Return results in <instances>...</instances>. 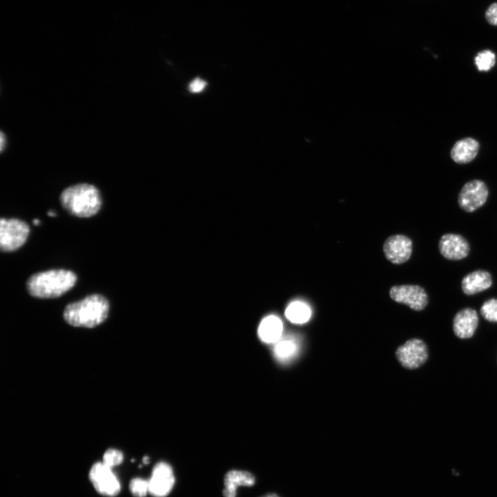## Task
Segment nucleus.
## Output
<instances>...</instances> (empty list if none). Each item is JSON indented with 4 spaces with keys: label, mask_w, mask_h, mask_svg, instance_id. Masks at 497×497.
<instances>
[{
    "label": "nucleus",
    "mask_w": 497,
    "mask_h": 497,
    "mask_svg": "<svg viewBox=\"0 0 497 497\" xmlns=\"http://www.w3.org/2000/svg\"><path fill=\"white\" fill-rule=\"evenodd\" d=\"M109 302L99 294H92L84 299L70 303L63 313L65 321L71 326L86 328L95 327L108 317Z\"/></svg>",
    "instance_id": "obj_1"
},
{
    "label": "nucleus",
    "mask_w": 497,
    "mask_h": 497,
    "mask_svg": "<svg viewBox=\"0 0 497 497\" xmlns=\"http://www.w3.org/2000/svg\"><path fill=\"white\" fill-rule=\"evenodd\" d=\"M77 281L71 271L52 269L31 275L26 283L30 295L39 298H55L71 289Z\"/></svg>",
    "instance_id": "obj_2"
},
{
    "label": "nucleus",
    "mask_w": 497,
    "mask_h": 497,
    "mask_svg": "<svg viewBox=\"0 0 497 497\" xmlns=\"http://www.w3.org/2000/svg\"><path fill=\"white\" fill-rule=\"evenodd\" d=\"M62 206L70 214L79 217L95 215L101 205L98 189L93 185L84 183L65 188L60 195Z\"/></svg>",
    "instance_id": "obj_3"
},
{
    "label": "nucleus",
    "mask_w": 497,
    "mask_h": 497,
    "mask_svg": "<svg viewBox=\"0 0 497 497\" xmlns=\"http://www.w3.org/2000/svg\"><path fill=\"white\" fill-rule=\"evenodd\" d=\"M29 226L23 221L12 218L0 220V248L10 252L20 248L26 241Z\"/></svg>",
    "instance_id": "obj_4"
},
{
    "label": "nucleus",
    "mask_w": 497,
    "mask_h": 497,
    "mask_svg": "<svg viewBox=\"0 0 497 497\" xmlns=\"http://www.w3.org/2000/svg\"><path fill=\"white\" fill-rule=\"evenodd\" d=\"M89 478L96 491L101 495L115 496L121 489V485L112 468L103 462L95 463L90 469Z\"/></svg>",
    "instance_id": "obj_5"
},
{
    "label": "nucleus",
    "mask_w": 497,
    "mask_h": 497,
    "mask_svg": "<svg viewBox=\"0 0 497 497\" xmlns=\"http://www.w3.org/2000/svg\"><path fill=\"white\" fill-rule=\"evenodd\" d=\"M396 356L403 367L407 369H415L427 361L428 358L427 347L422 340L413 338L397 349Z\"/></svg>",
    "instance_id": "obj_6"
},
{
    "label": "nucleus",
    "mask_w": 497,
    "mask_h": 497,
    "mask_svg": "<svg viewBox=\"0 0 497 497\" xmlns=\"http://www.w3.org/2000/svg\"><path fill=\"white\" fill-rule=\"evenodd\" d=\"M488 193V188L483 181L478 179L469 181L460 191L458 198V205L466 212H474L486 202Z\"/></svg>",
    "instance_id": "obj_7"
},
{
    "label": "nucleus",
    "mask_w": 497,
    "mask_h": 497,
    "mask_svg": "<svg viewBox=\"0 0 497 497\" xmlns=\"http://www.w3.org/2000/svg\"><path fill=\"white\" fill-rule=\"evenodd\" d=\"M391 298L409 306L414 311H422L428 304V295L425 289L418 285H397L391 288Z\"/></svg>",
    "instance_id": "obj_8"
},
{
    "label": "nucleus",
    "mask_w": 497,
    "mask_h": 497,
    "mask_svg": "<svg viewBox=\"0 0 497 497\" xmlns=\"http://www.w3.org/2000/svg\"><path fill=\"white\" fill-rule=\"evenodd\" d=\"M174 483L171 466L165 462H159L154 466L148 479L149 494L154 497H165L170 492Z\"/></svg>",
    "instance_id": "obj_9"
},
{
    "label": "nucleus",
    "mask_w": 497,
    "mask_h": 497,
    "mask_svg": "<svg viewBox=\"0 0 497 497\" xmlns=\"http://www.w3.org/2000/svg\"><path fill=\"white\" fill-rule=\"evenodd\" d=\"M383 251L389 261L393 264H402L411 257L412 242L405 235H392L385 240Z\"/></svg>",
    "instance_id": "obj_10"
},
{
    "label": "nucleus",
    "mask_w": 497,
    "mask_h": 497,
    "mask_svg": "<svg viewBox=\"0 0 497 497\" xmlns=\"http://www.w3.org/2000/svg\"><path fill=\"white\" fill-rule=\"evenodd\" d=\"M440 253L446 259L459 260L466 257L469 252V245L465 237L458 234L447 233L440 239Z\"/></svg>",
    "instance_id": "obj_11"
},
{
    "label": "nucleus",
    "mask_w": 497,
    "mask_h": 497,
    "mask_svg": "<svg viewBox=\"0 0 497 497\" xmlns=\"http://www.w3.org/2000/svg\"><path fill=\"white\" fill-rule=\"evenodd\" d=\"M478 324L476 311L471 308L459 311L453 320V330L455 335L461 339L473 336Z\"/></svg>",
    "instance_id": "obj_12"
},
{
    "label": "nucleus",
    "mask_w": 497,
    "mask_h": 497,
    "mask_svg": "<svg viewBox=\"0 0 497 497\" xmlns=\"http://www.w3.org/2000/svg\"><path fill=\"white\" fill-rule=\"evenodd\" d=\"M255 476L247 471L230 470L224 476L222 491L224 497H236L237 488L240 486H252Z\"/></svg>",
    "instance_id": "obj_13"
},
{
    "label": "nucleus",
    "mask_w": 497,
    "mask_h": 497,
    "mask_svg": "<svg viewBox=\"0 0 497 497\" xmlns=\"http://www.w3.org/2000/svg\"><path fill=\"white\" fill-rule=\"evenodd\" d=\"M491 284V274L487 271L477 270L462 278L461 288L464 293L471 295L488 289Z\"/></svg>",
    "instance_id": "obj_14"
},
{
    "label": "nucleus",
    "mask_w": 497,
    "mask_h": 497,
    "mask_svg": "<svg viewBox=\"0 0 497 497\" xmlns=\"http://www.w3.org/2000/svg\"><path fill=\"white\" fill-rule=\"evenodd\" d=\"M283 325L275 315H268L260 323L257 333L260 339L266 344H275L282 337Z\"/></svg>",
    "instance_id": "obj_15"
},
{
    "label": "nucleus",
    "mask_w": 497,
    "mask_h": 497,
    "mask_svg": "<svg viewBox=\"0 0 497 497\" xmlns=\"http://www.w3.org/2000/svg\"><path fill=\"white\" fill-rule=\"evenodd\" d=\"M478 150V142L473 138L467 137L454 144L451 150V157L458 164H467L476 157Z\"/></svg>",
    "instance_id": "obj_16"
},
{
    "label": "nucleus",
    "mask_w": 497,
    "mask_h": 497,
    "mask_svg": "<svg viewBox=\"0 0 497 497\" xmlns=\"http://www.w3.org/2000/svg\"><path fill=\"white\" fill-rule=\"evenodd\" d=\"M285 315L293 323L302 324L309 320L311 310L305 304L301 302H294L287 306Z\"/></svg>",
    "instance_id": "obj_17"
},
{
    "label": "nucleus",
    "mask_w": 497,
    "mask_h": 497,
    "mask_svg": "<svg viewBox=\"0 0 497 497\" xmlns=\"http://www.w3.org/2000/svg\"><path fill=\"white\" fill-rule=\"evenodd\" d=\"M296 349V344L293 340L284 338L275 343L273 351L277 359L287 360L295 354Z\"/></svg>",
    "instance_id": "obj_18"
},
{
    "label": "nucleus",
    "mask_w": 497,
    "mask_h": 497,
    "mask_svg": "<svg viewBox=\"0 0 497 497\" xmlns=\"http://www.w3.org/2000/svg\"><path fill=\"white\" fill-rule=\"evenodd\" d=\"M496 63L495 54L489 50L479 52L475 57V64L479 71L490 70Z\"/></svg>",
    "instance_id": "obj_19"
},
{
    "label": "nucleus",
    "mask_w": 497,
    "mask_h": 497,
    "mask_svg": "<svg viewBox=\"0 0 497 497\" xmlns=\"http://www.w3.org/2000/svg\"><path fill=\"white\" fill-rule=\"evenodd\" d=\"M129 489L135 497H145L149 493L148 480L135 478L129 483Z\"/></svg>",
    "instance_id": "obj_20"
},
{
    "label": "nucleus",
    "mask_w": 497,
    "mask_h": 497,
    "mask_svg": "<svg viewBox=\"0 0 497 497\" xmlns=\"http://www.w3.org/2000/svg\"><path fill=\"white\" fill-rule=\"evenodd\" d=\"M480 314L487 321L497 322V299L485 301L480 307Z\"/></svg>",
    "instance_id": "obj_21"
},
{
    "label": "nucleus",
    "mask_w": 497,
    "mask_h": 497,
    "mask_svg": "<svg viewBox=\"0 0 497 497\" xmlns=\"http://www.w3.org/2000/svg\"><path fill=\"white\" fill-rule=\"evenodd\" d=\"M124 460L123 453L116 449H108L105 451L103 456L102 462L112 468L120 465Z\"/></svg>",
    "instance_id": "obj_22"
},
{
    "label": "nucleus",
    "mask_w": 497,
    "mask_h": 497,
    "mask_svg": "<svg viewBox=\"0 0 497 497\" xmlns=\"http://www.w3.org/2000/svg\"><path fill=\"white\" fill-rule=\"evenodd\" d=\"M485 18L489 24L497 26V2L488 7L485 12Z\"/></svg>",
    "instance_id": "obj_23"
},
{
    "label": "nucleus",
    "mask_w": 497,
    "mask_h": 497,
    "mask_svg": "<svg viewBox=\"0 0 497 497\" xmlns=\"http://www.w3.org/2000/svg\"><path fill=\"white\" fill-rule=\"evenodd\" d=\"M206 86V82L204 80L197 77L190 83L188 90L193 93H198L202 92L205 88Z\"/></svg>",
    "instance_id": "obj_24"
},
{
    "label": "nucleus",
    "mask_w": 497,
    "mask_h": 497,
    "mask_svg": "<svg viewBox=\"0 0 497 497\" xmlns=\"http://www.w3.org/2000/svg\"><path fill=\"white\" fill-rule=\"evenodd\" d=\"M5 144H6L5 135L3 134V132H1V137H0V148H1V152H2L3 150L4 149Z\"/></svg>",
    "instance_id": "obj_25"
},
{
    "label": "nucleus",
    "mask_w": 497,
    "mask_h": 497,
    "mask_svg": "<svg viewBox=\"0 0 497 497\" xmlns=\"http://www.w3.org/2000/svg\"><path fill=\"white\" fill-rule=\"evenodd\" d=\"M260 497H280V496H277V495L275 494H273V493L271 494V493H270V494H265V495H263V496H260Z\"/></svg>",
    "instance_id": "obj_26"
},
{
    "label": "nucleus",
    "mask_w": 497,
    "mask_h": 497,
    "mask_svg": "<svg viewBox=\"0 0 497 497\" xmlns=\"http://www.w3.org/2000/svg\"><path fill=\"white\" fill-rule=\"evenodd\" d=\"M48 215L49 216H55L56 215V214L55 213H53L52 211H48Z\"/></svg>",
    "instance_id": "obj_27"
},
{
    "label": "nucleus",
    "mask_w": 497,
    "mask_h": 497,
    "mask_svg": "<svg viewBox=\"0 0 497 497\" xmlns=\"http://www.w3.org/2000/svg\"><path fill=\"white\" fill-rule=\"evenodd\" d=\"M39 223H40L39 220H37V219H35V220H33V224H34L35 225H38Z\"/></svg>",
    "instance_id": "obj_28"
},
{
    "label": "nucleus",
    "mask_w": 497,
    "mask_h": 497,
    "mask_svg": "<svg viewBox=\"0 0 497 497\" xmlns=\"http://www.w3.org/2000/svg\"><path fill=\"white\" fill-rule=\"evenodd\" d=\"M143 461H144V463H148V457H144V459H143Z\"/></svg>",
    "instance_id": "obj_29"
}]
</instances>
